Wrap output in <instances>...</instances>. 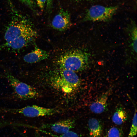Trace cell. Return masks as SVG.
Returning a JSON list of instances; mask_svg holds the SVG:
<instances>
[{"instance_id": "obj_1", "label": "cell", "mask_w": 137, "mask_h": 137, "mask_svg": "<svg viewBox=\"0 0 137 137\" xmlns=\"http://www.w3.org/2000/svg\"><path fill=\"white\" fill-rule=\"evenodd\" d=\"M6 1L11 15V20L6 28L4 36L6 42L12 41L24 35L36 31L30 19L20 13L11 0Z\"/></svg>"}, {"instance_id": "obj_2", "label": "cell", "mask_w": 137, "mask_h": 137, "mask_svg": "<svg viewBox=\"0 0 137 137\" xmlns=\"http://www.w3.org/2000/svg\"><path fill=\"white\" fill-rule=\"evenodd\" d=\"M88 55L79 49L67 51L58 58L57 62L60 68L74 72L82 71L88 66Z\"/></svg>"}, {"instance_id": "obj_3", "label": "cell", "mask_w": 137, "mask_h": 137, "mask_svg": "<svg viewBox=\"0 0 137 137\" xmlns=\"http://www.w3.org/2000/svg\"><path fill=\"white\" fill-rule=\"evenodd\" d=\"M54 85L65 92L75 90L80 85V80L75 72L60 68L51 77Z\"/></svg>"}, {"instance_id": "obj_4", "label": "cell", "mask_w": 137, "mask_h": 137, "mask_svg": "<svg viewBox=\"0 0 137 137\" xmlns=\"http://www.w3.org/2000/svg\"><path fill=\"white\" fill-rule=\"evenodd\" d=\"M11 85L17 96L23 100H27L37 97V91L31 86L21 82L8 72L4 75Z\"/></svg>"}, {"instance_id": "obj_5", "label": "cell", "mask_w": 137, "mask_h": 137, "mask_svg": "<svg viewBox=\"0 0 137 137\" xmlns=\"http://www.w3.org/2000/svg\"><path fill=\"white\" fill-rule=\"evenodd\" d=\"M118 9L117 6H92L87 11L82 21L107 22L110 20Z\"/></svg>"}, {"instance_id": "obj_6", "label": "cell", "mask_w": 137, "mask_h": 137, "mask_svg": "<svg viewBox=\"0 0 137 137\" xmlns=\"http://www.w3.org/2000/svg\"><path fill=\"white\" fill-rule=\"evenodd\" d=\"M1 110L6 112L16 113L29 117H35L52 115L58 112L53 108H47L36 105L28 106L19 109H1Z\"/></svg>"}, {"instance_id": "obj_7", "label": "cell", "mask_w": 137, "mask_h": 137, "mask_svg": "<svg viewBox=\"0 0 137 137\" xmlns=\"http://www.w3.org/2000/svg\"><path fill=\"white\" fill-rule=\"evenodd\" d=\"M38 36L36 31L22 35L13 40L0 45V50L6 48L12 51H17L33 44Z\"/></svg>"}, {"instance_id": "obj_8", "label": "cell", "mask_w": 137, "mask_h": 137, "mask_svg": "<svg viewBox=\"0 0 137 137\" xmlns=\"http://www.w3.org/2000/svg\"><path fill=\"white\" fill-rule=\"evenodd\" d=\"M70 13L61 9L53 18L51 23L52 27L59 31H63L69 29L72 25Z\"/></svg>"}, {"instance_id": "obj_9", "label": "cell", "mask_w": 137, "mask_h": 137, "mask_svg": "<svg viewBox=\"0 0 137 137\" xmlns=\"http://www.w3.org/2000/svg\"><path fill=\"white\" fill-rule=\"evenodd\" d=\"M75 125L74 119H68L53 123L44 125L42 127L50 129L55 133L62 134L70 131L75 127Z\"/></svg>"}, {"instance_id": "obj_10", "label": "cell", "mask_w": 137, "mask_h": 137, "mask_svg": "<svg viewBox=\"0 0 137 137\" xmlns=\"http://www.w3.org/2000/svg\"><path fill=\"white\" fill-rule=\"evenodd\" d=\"M49 55L48 52L36 46L33 51L24 56L23 59L27 63H34L47 59Z\"/></svg>"}, {"instance_id": "obj_11", "label": "cell", "mask_w": 137, "mask_h": 137, "mask_svg": "<svg viewBox=\"0 0 137 137\" xmlns=\"http://www.w3.org/2000/svg\"><path fill=\"white\" fill-rule=\"evenodd\" d=\"M111 90L110 89L107 91L97 100L91 105L90 108L92 112L100 114L106 110L107 107V101Z\"/></svg>"}, {"instance_id": "obj_12", "label": "cell", "mask_w": 137, "mask_h": 137, "mask_svg": "<svg viewBox=\"0 0 137 137\" xmlns=\"http://www.w3.org/2000/svg\"><path fill=\"white\" fill-rule=\"evenodd\" d=\"M90 137H101L102 127L100 121L95 118L89 119L88 123Z\"/></svg>"}, {"instance_id": "obj_13", "label": "cell", "mask_w": 137, "mask_h": 137, "mask_svg": "<svg viewBox=\"0 0 137 137\" xmlns=\"http://www.w3.org/2000/svg\"><path fill=\"white\" fill-rule=\"evenodd\" d=\"M128 115L126 111L121 107L117 108L113 114L112 119L115 124L120 125L127 121Z\"/></svg>"}, {"instance_id": "obj_14", "label": "cell", "mask_w": 137, "mask_h": 137, "mask_svg": "<svg viewBox=\"0 0 137 137\" xmlns=\"http://www.w3.org/2000/svg\"><path fill=\"white\" fill-rule=\"evenodd\" d=\"M137 30L136 25L135 23H132L129 29L131 41V45L133 51L136 53H137Z\"/></svg>"}, {"instance_id": "obj_15", "label": "cell", "mask_w": 137, "mask_h": 137, "mask_svg": "<svg viewBox=\"0 0 137 137\" xmlns=\"http://www.w3.org/2000/svg\"><path fill=\"white\" fill-rule=\"evenodd\" d=\"M122 133L121 129L116 127H113L107 131L105 137H122Z\"/></svg>"}, {"instance_id": "obj_16", "label": "cell", "mask_w": 137, "mask_h": 137, "mask_svg": "<svg viewBox=\"0 0 137 137\" xmlns=\"http://www.w3.org/2000/svg\"><path fill=\"white\" fill-rule=\"evenodd\" d=\"M137 131V113L136 109L130 132L128 137H134L136 135Z\"/></svg>"}, {"instance_id": "obj_17", "label": "cell", "mask_w": 137, "mask_h": 137, "mask_svg": "<svg viewBox=\"0 0 137 137\" xmlns=\"http://www.w3.org/2000/svg\"><path fill=\"white\" fill-rule=\"evenodd\" d=\"M26 6L29 7L33 12H37L36 6L33 0H19Z\"/></svg>"}, {"instance_id": "obj_18", "label": "cell", "mask_w": 137, "mask_h": 137, "mask_svg": "<svg viewBox=\"0 0 137 137\" xmlns=\"http://www.w3.org/2000/svg\"><path fill=\"white\" fill-rule=\"evenodd\" d=\"M55 137H80L77 133L72 131H69L65 133L61 134L59 136L56 135Z\"/></svg>"}, {"instance_id": "obj_19", "label": "cell", "mask_w": 137, "mask_h": 137, "mask_svg": "<svg viewBox=\"0 0 137 137\" xmlns=\"http://www.w3.org/2000/svg\"><path fill=\"white\" fill-rule=\"evenodd\" d=\"M47 0H36L38 7L41 11H43L46 4Z\"/></svg>"}, {"instance_id": "obj_20", "label": "cell", "mask_w": 137, "mask_h": 137, "mask_svg": "<svg viewBox=\"0 0 137 137\" xmlns=\"http://www.w3.org/2000/svg\"><path fill=\"white\" fill-rule=\"evenodd\" d=\"M53 0H47L46 7L47 9L49 11L51 10L53 7Z\"/></svg>"}, {"instance_id": "obj_21", "label": "cell", "mask_w": 137, "mask_h": 137, "mask_svg": "<svg viewBox=\"0 0 137 137\" xmlns=\"http://www.w3.org/2000/svg\"><path fill=\"white\" fill-rule=\"evenodd\" d=\"M77 1H91L93 0H74Z\"/></svg>"}]
</instances>
